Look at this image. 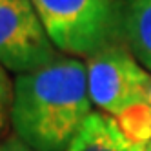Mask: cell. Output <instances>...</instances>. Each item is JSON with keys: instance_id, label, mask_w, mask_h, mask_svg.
<instances>
[{"instance_id": "obj_1", "label": "cell", "mask_w": 151, "mask_h": 151, "mask_svg": "<svg viewBox=\"0 0 151 151\" xmlns=\"http://www.w3.org/2000/svg\"><path fill=\"white\" fill-rule=\"evenodd\" d=\"M91 106L86 62L58 55L37 71L17 75L9 122L33 151H66Z\"/></svg>"}, {"instance_id": "obj_9", "label": "cell", "mask_w": 151, "mask_h": 151, "mask_svg": "<svg viewBox=\"0 0 151 151\" xmlns=\"http://www.w3.org/2000/svg\"><path fill=\"white\" fill-rule=\"evenodd\" d=\"M0 151H33L27 144H24L18 137H9L0 142Z\"/></svg>"}, {"instance_id": "obj_3", "label": "cell", "mask_w": 151, "mask_h": 151, "mask_svg": "<svg viewBox=\"0 0 151 151\" xmlns=\"http://www.w3.org/2000/svg\"><path fill=\"white\" fill-rule=\"evenodd\" d=\"M88 93L102 113L118 118L146 104L151 73L137 60L124 42H115L86 58Z\"/></svg>"}, {"instance_id": "obj_10", "label": "cell", "mask_w": 151, "mask_h": 151, "mask_svg": "<svg viewBox=\"0 0 151 151\" xmlns=\"http://www.w3.org/2000/svg\"><path fill=\"white\" fill-rule=\"evenodd\" d=\"M146 104L151 107V86H149V89H147V95H146Z\"/></svg>"}, {"instance_id": "obj_2", "label": "cell", "mask_w": 151, "mask_h": 151, "mask_svg": "<svg viewBox=\"0 0 151 151\" xmlns=\"http://www.w3.org/2000/svg\"><path fill=\"white\" fill-rule=\"evenodd\" d=\"M49 40L68 57L89 58L122 42L120 0H31Z\"/></svg>"}, {"instance_id": "obj_5", "label": "cell", "mask_w": 151, "mask_h": 151, "mask_svg": "<svg viewBox=\"0 0 151 151\" xmlns=\"http://www.w3.org/2000/svg\"><path fill=\"white\" fill-rule=\"evenodd\" d=\"M66 151H147V144L129 138L115 116L93 111Z\"/></svg>"}, {"instance_id": "obj_11", "label": "cell", "mask_w": 151, "mask_h": 151, "mask_svg": "<svg viewBox=\"0 0 151 151\" xmlns=\"http://www.w3.org/2000/svg\"><path fill=\"white\" fill-rule=\"evenodd\" d=\"M147 151H151V140H149V144H147Z\"/></svg>"}, {"instance_id": "obj_4", "label": "cell", "mask_w": 151, "mask_h": 151, "mask_svg": "<svg viewBox=\"0 0 151 151\" xmlns=\"http://www.w3.org/2000/svg\"><path fill=\"white\" fill-rule=\"evenodd\" d=\"M58 57L31 0H0V66L17 75L47 66Z\"/></svg>"}, {"instance_id": "obj_6", "label": "cell", "mask_w": 151, "mask_h": 151, "mask_svg": "<svg viewBox=\"0 0 151 151\" xmlns=\"http://www.w3.org/2000/svg\"><path fill=\"white\" fill-rule=\"evenodd\" d=\"M122 42L151 73V0H120Z\"/></svg>"}, {"instance_id": "obj_7", "label": "cell", "mask_w": 151, "mask_h": 151, "mask_svg": "<svg viewBox=\"0 0 151 151\" xmlns=\"http://www.w3.org/2000/svg\"><path fill=\"white\" fill-rule=\"evenodd\" d=\"M124 133L135 142L149 144L151 140V107L147 104L137 106L116 118Z\"/></svg>"}, {"instance_id": "obj_8", "label": "cell", "mask_w": 151, "mask_h": 151, "mask_svg": "<svg viewBox=\"0 0 151 151\" xmlns=\"http://www.w3.org/2000/svg\"><path fill=\"white\" fill-rule=\"evenodd\" d=\"M11 102H13V82L9 78L7 71L0 66V135L11 124Z\"/></svg>"}]
</instances>
